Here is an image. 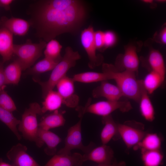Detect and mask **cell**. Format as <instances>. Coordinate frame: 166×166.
<instances>
[{"instance_id": "cell-1", "label": "cell", "mask_w": 166, "mask_h": 166, "mask_svg": "<svg viewBox=\"0 0 166 166\" xmlns=\"http://www.w3.org/2000/svg\"><path fill=\"white\" fill-rule=\"evenodd\" d=\"M29 21L41 40L48 42L65 33L77 31L85 18V6L78 0H42L30 6Z\"/></svg>"}, {"instance_id": "cell-2", "label": "cell", "mask_w": 166, "mask_h": 166, "mask_svg": "<svg viewBox=\"0 0 166 166\" xmlns=\"http://www.w3.org/2000/svg\"><path fill=\"white\" fill-rule=\"evenodd\" d=\"M102 72L109 73L116 83L117 85L122 92L123 96L139 103L140 97V80L136 78V73L128 70L119 71L114 65L103 63Z\"/></svg>"}, {"instance_id": "cell-3", "label": "cell", "mask_w": 166, "mask_h": 166, "mask_svg": "<svg viewBox=\"0 0 166 166\" xmlns=\"http://www.w3.org/2000/svg\"><path fill=\"white\" fill-rule=\"evenodd\" d=\"M81 58L79 52L73 50L71 47L68 46L65 48L63 57L52 70L48 79L45 81H38L41 87L43 98L49 92L53 89L58 82L66 76L68 70L74 67L77 61Z\"/></svg>"}, {"instance_id": "cell-4", "label": "cell", "mask_w": 166, "mask_h": 166, "mask_svg": "<svg viewBox=\"0 0 166 166\" xmlns=\"http://www.w3.org/2000/svg\"><path fill=\"white\" fill-rule=\"evenodd\" d=\"M41 107L37 103L30 104L22 115L18 130L26 139L34 142L38 147H41L44 143L39 137L38 123L37 115L42 114Z\"/></svg>"}, {"instance_id": "cell-5", "label": "cell", "mask_w": 166, "mask_h": 166, "mask_svg": "<svg viewBox=\"0 0 166 166\" xmlns=\"http://www.w3.org/2000/svg\"><path fill=\"white\" fill-rule=\"evenodd\" d=\"M47 43L41 40L38 43H34L29 39L21 44H14V54L16 55L17 59L20 63L22 70L30 68L42 55L43 49Z\"/></svg>"}, {"instance_id": "cell-6", "label": "cell", "mask_w": 166, "mask_h": 166, "mask_svg": "<svg viewBox=\"0 0 166 166\" xmlns=\"http://www.w3.org/2000/svg\"><path fill=\"white\" fill-rule=\"evenodd\" d=\"M91 99L88 100L85 107L78 108L77 110L79 115H83L88 113L102 117L110 115L114 111L119 110L121 112H127L132 109L129 101L120 100L100 101L90 105Z\"/></svg>"}, {"instance_id": "cell-7", "label": "cell", "mask_w": 166, "mask_h": 166, "mask_svg": "<svg viewBox=\"0 0 166 166\" xmlns=\"http://www.w3.org/2000/svg\"><path fill=\"white\" fill-rule=\"evenodd\" d=\"M83 117V116L80 117L79 121L68 129L65 139V146L56 154L70 155L71 154V150L75 149L81 150L85 154L87 153L93 148L94 144L93 142H91L86 146L82 143L81 124Z\"/></svg>"}, {"instance_id": "cell-8", "label": "cell", "mask_w": 166, "mask_h": 166, "mask_svg": "<svg viewBox=\"0 0 166 166\" xmlns=\"http://www.w3.org/2000/svg\"><path fill=\"white\" fill-rule=\"evenodd\" d=\"M117 127L120 137L128 148L136 147L146 134L144 131V124L134 121L117 123Z\"/></svg>"}, {"instance_id": "cell-9", "label": "cell", "mask_w": 166, "mask_h": 166, "mask_svg": "<svg viewBox=\"0 0 166 166\" xmlns=\"http://www.w3.org/2000/svg\"><path fill=\"white\" fill-rule=\"evenodd\" d=\"M94 31L93 27L90 26L83 30L81 34V41L89 60L88 65L90 69L101 65L103 61V57L101 55L96 54L97 48L94 42Z\"/></svg>"}, {"instance_id": "cell-10", "label": "cell", "mask_w": 166, "mask_h": 166, "mask_svg": "<svg viewBox=\"0 0 166 166\" xmlns=\"http://www.w3.org/2000/svg\"><path fill=\"white\" fill-rule=\"evenodd\" d=\"M74 82L72 78L65 76L56 86L57 92L62 99L63 104L71 108L77 107L79 101L78 96L75 93Z\"/></svg>"}, {"instance_id": "cell-11", "label": "cell", "mask_w": 166, "mask_h": 166, "mask_svg": "<svg viewBox=\"0 0 166 166\" xmlns=\"http://www.w3.org/2000/svg\"><path fill=\"white\" fill-rule=\"evenodd\" d=\"M27 147L18 143L13 146L6 156L14 166H41L27 152Z\"/></svg>"}, {"instance_id": "cell-12", "label": "cell", "mask_w": 166, "mask_h": 166, "mask_svg": "<svg viewBox=\"0 0 166 166\" xmlns=\"http://www.w3.org/2000/svg\"><path fill=\"white\" fill-rule=\"evenodd\" d=\"M117 61H119L118 65L115 66L117 70L121 71L128 70L136 73L138 72L139 61L135 46L130 45L125 48L124 52Z\"/></svg>"}, {"instance_id": "cell-13", "label": "cell", "mask_w": 166, "mask_h": 166, "mask_svg": "<svg viewBox=\"0 0 166 166\" xmlns=\"http://www.w3.org/2000/svg\"><path fill=\"white\" fill-rule=\"evenodd\" d=\"M84 162L87 160L93 161L99 164H111L114 156L113 149L106 144L93 148L89 152L82 155Z\"/></svg>"}, {"instance_id": "cell-14", "label": "cell", "mask_w": 166, "mask_h": 166, "mask_svg": "<svg viewBox=\"0 0 166 166\" xmlns=\"http://www.w3.org/2000/svg\"><path fill=\"white\" fill-rule=\"evenodd\" d=\"M1 27L8 30L13 34L20 36L25 35L31 26L29 21L19 18L3 17L0 21Z\"/></svg>"}, {"instance_id": "cell-15", "label": "cell", "mask_w": 166, "mask_h": 166, "mask_svg": "<svg viewBox=\"0 0 166 166\" xmlns=\"http://www.w3.org/2000/svg\"><path fill=\"white\" fill-rule=\"evenodd\" d=\"M94 98L103 97L107 100L116 101L123 97L121 91L117 85L109 83L107 81L101 82L100 85L93 90Z\"/></svg>"}, {"instance_id": "cell-16", "label": "cell", "mask_w": 166, "mask_h": 166, "mask_svg": "<svg viewBox=\"0 0 166 166\" xmlns=\"http://www.w3.org/2000/svg\"><path fill=\"white\" fill-rule=\"evenodd\" d=\"M84 162L82 155L79 153L70 155L56 154L44 166H81Z\"/></svg>"}, {"instance_id": "cell-17", "label": "cell", "mask_w": 166, "mask_h": 166, "mask_svg": "<svg viewBox=\"0 0 166 166\" xmlns=\"http://www.w3.org/2000/svg\"><path fill=\"white\" fill-rule=\"evenodd\" d=\"M13 34L6 29L0 28V55L3 62L9 61L14 54Z\"/></svg>"}, {"instance_id": "cell-18", "label": "cell", "mask_w": 166, "mask_h": 166, "mask_svg": "<svg viewBox=\"0 0 166 166\" xmlns=\"http://www.w3.org/2000/svg\"><path fill=\"white\" fill-rule=\"evenodd\" d=\"M102 122L104 124L100 135L102 144H106L111 140H117L120 138L117 123L111 115L102 117Z\"/></svg>"}, {"instance_id": "cell-19", "label": "cell", "mask_w": 166, "mask_h": 166, "mask_svg": "<svg viewBox=\"0 0 166 166\" xmlns=\"http://www.w3.org/2000/svg\"><path fill=\"white\" fill-rule=\"evenodd\" d=\"M140 97L139 102L140 109L143 117L147 121H152L155 119V111L153 106L148 96V93L144 89L142 80H140Z\"/></svg>"}, {"instance_id": "cell-20", "label": "cell", "mask_w": 166, "mask_h": 166, "mask_svg": "<svg viewBox=\"0 0 166 166\" xmlns=\"http://www.w3.org/2000/svg\"><path fill=\"white\" fill-rule=\"evenodd\" d=\"M38 135L41 140L47 145L44 149L45 153L49 156L56 154L57 147L61 142V139L58 135L49 130L39 128Z\"/></svg>"}, {"instance_id": "cell-21", "label": "cell", "mask_w": 166, "mask_h": 166, "mask_svg": "<svg viewBox=\"0 0 166 166\" xmlns=\"http://www.w3.org/2000/svg\"><path fill=\"white\" fill-rule=\"evenodd\" d=\"M74 82L91 83L112 79L109 73L103 72H87L75 74L72 78Z\"/></svg>"}, {"instance_id": "cell-22", "label": "cell", "mask_w": 166, "mask_h": 166, "mask_svg": "<svg viewBox=\"0 0 166 166\" xmlns=\"http://www.w3.org/2000/svg\"><path fill=\"white\" fill-rule=\"evenodd\" d=\"M65 121L62 114L57 110L44 117L38 123V127L41 129L49 130L63 126Z\"/></svg>"}, {"instance_id": "cell-23", "label": "cell", "mask_w": 166, "mask_h": 166, "mask_svg": "<svg viewBox=\"0 0 166 166\" xmlns=\"http://www.w3.org/2000/svg\"><path fill=\"white\" fill-rule=\"evenodd\" d=\"M41 107L42 114L47 111L53 112L58 109L63 104L62 97L57 91L49 92L44 98Z\"/></svg>"}, {"instance_id": "cell-24", "label": "cell", "mask_w": 166, "mask_h": 166, "mask_svg": "<svg viewBox=\"0 0 166 166\" xmlns=\"http://www.w3.org/2000/svg\"><path fill=\"white\" fill-rule=\"evenodd\" d=\"M22 67L16 59L4 69L6 84L18 85L20 81Z\"/></svg>"}, {"instance_id": "cell-25", "label": "cell", "mask_w": 166, "mask_h": 166, "mask_svg": "<svg viewBox=\"0 0 166 166\" xmlns=\"http://www.w3.org/2000/svg\"><path fill=\"white\" fill-rule=\"evenodd\" d=\"M148 61L151 70L158 73L164 80L165 68L163 57L160 52L156 49L152 50L149 53Z\"/></svg>"}, {"instance_id": "cell-26", "label": "cell", "mask_w": 166, "mask_h": 166, "mask_svg": "<svg viewBox=\"0 0 166 166\" xmlns=\"http://www.w3.org/2000/svg\"><path fill=\"white\" fill-rule=\"evenodd\" d=\"M161 140L160 137L155 133H146L143 139L135 147L147 150H160Z\"/></svg>"}, {"instance_id": "cell-27", "label": "cell", "mask_w": 166, "mask_h": 166, "mask_svg": "<svg viewBox=\"0 0 166 166\" xmlns=\"http://www.w3.org/2000/svg\"><path fill=\"white\" fill-rule=\"evenodd\" d=\"M0 121L5 124L12 131L18 140L21 139V136L18 132L17 125L20 120L17 119L12 112L8 111L0 106Z\"/></svg>"}, {"instance_id": "cell-28", "label": "cell", "mask_w": 166, "mask_h": 166, "mask_svg": "<svg viewBox=\"0 0 166 166\" xmlns=\"http://www.w3.org/2000/svg\"><path fill=\"white\" fill-rule=\"evenodd\" d=\"M141 151L144 166H159L162 164L164 156L160 150Z\"/></svg>"}, {"instance_id": "cell-29", "label": "cell", "mask_w": 166, "mask_h": 166, "mask_svg": "<svg viewBox=\"0 0 166 166\" xmlns=\"http://www.w3.org/2000/svg\"><path fill=\"white\" fill-rule=\"evenodd\" d=\"M164 81L160 74L151 70L142 80V83L148 94H151L162 84Z\"/></svg>"}, {"instance_id": "cell-30", "label": "cell", "mask_w": 166, "mask_h": 166, "mask_svg": "<svg viewBox=\"0 0 166 166\" xmlns=\"http://www.w3.org/2000/svg\"><path fill=\"white\" fill-rule=\"evenodd\" d=\"M62 46L56 40L53 39L46 44L44 51L45 57L59 62L62 57L61 55Z\"/></svg>"}, {"instance_id": "cell-31", "label": "cell", "mask_w": 166, "mask_h": 166, "mask_svg": "<svg viewBox=\"0 0 166 166\" xmlns=\"http://www.w3.org/2000/svg\"><path fill=\"white\" fill-rule=\"evenodd\" d=\"M58 63L45 57L28 69L26 73L27 74H38L52 70Z\"/></svg>"}, {"instance_id": "cell-32", "label": "cell", "mask_w": 166, "mask_h": 166, "mask_svg": "<svg viewBox=\"0 0 166 166\" xmlns=\"http://www.w3.org/2000/svg\"><path fill=\"white\" fill-rule=\"evenodd\" d=\"M6 87L0 89V106L12 112L16 110V107L12 98L5 90Z\"/></svg>"}, {"instance_id": "cell-33", "label": "cell", "mask_w": 166, "mask_h": 166, "mask_svg": "<svg viewBox=\"0 0 166 166\" xmlns=\"http://www.w3.org/2000/svg\"><path fill=\"white\" fill-rule=\"evenodd\" d=\"M116 36L112 31L104 32V47L107 48L113 45L116 41Z\"/></svg>"}, {"instance_id": "cell-34", "label": "cell", "mask_w": 166, "mask_h": 166, "mask_svg": "<svg viewBox=\"0 0 166 166\" xmlns=\"http://www.w3.org/2000/svg\"><path fill=\"white\" fill-rule=\"evenodd\" d=\"M94 42L97 49L104 47V32L98 30L94 32Z\"/></svg>"}, {"instance_id": "cell-35", "label": "cell", "mask_w": 166, "mask_h": 166, "mask_svg": "<svg viewBox=\"0 0 166 166\" xmlns=\"http://www.w3.org/2000/svg\"><path fill=\"white\" fill-rule=\"evenodd\" d=\"M3 63L0 61V89L6 86Z\"/></svg>"}, {"instance_id": "cell-36", "label": "cell", "mask_w": 166, "mask_h": 166, "mask_svg": "<svg viewBox=\"0 0 166 166\" xmlns=\"http://www.w3.org/2000/svg\"><path fill=\"white\" fill-rule=\"evenodd\" d=\"M14 1L13 0H0V6L6 10H9L10 5Z\"/></svg>"}, {"instance_id": "cell-37", "label": "cell", "mask_w": 166, "mask_h": 166, "mask_svg": "<svg viewBox=\"0 0 166 166\" xmlns=\"http://www.w3.org/2000/svg\"><path fill=\"white\" fill-rule=\"evenodd\" d=\"M160 40L163 44L166 43V28L164 27L160 32Z\"/></svg>"}, {"instance_id": "cell-38", "label": "cell", "mask_w": 166, "mask_h": 166, "mask_svg": "<svg viewBox=\"0 0 166 166\" xmlns=\"http://www.w3.org/2000/svg\"><path fill=\"white\" fill-rule=\"evenodd\" d=\"M125 163L123 161L114 162L109 164H99L97 166H125Z\"/></svg>"}, {"instance_id": "cell-39", "label": "cell", "mask_w": 166, "mask_h": 166, "mask_svg": "<svg viewBox=\"0 0 166 166\" xmlns=\"http://www.w3.org/2000/svg\"><path fill=\"white\" fill-rule=\"evenodd\" d=\"M0 166H14L13 164H10L4 162L2 158H0Z\"/></svg>"}, {"instance_id": "cell-40", "label": "cell", "mask_w": 166, "mask_h": 166, "mask_svg": "<svg viewBox=\"0 0 166 166\" xmlns=\"http://www.w3.org/2000/svg\"><path fill=\"white\" fill-rule=\"evenodd\" d=\"M145 2H152V1L151 0H145Z\"/></svg>"}]
</instances>
